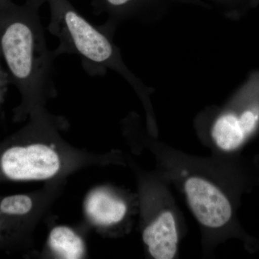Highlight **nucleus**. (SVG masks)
Wrapping results in <instances>:
<instances>
[{
    "instance_id": "10",
    "label": "nucleus",
    "mask_w": 259,
    "mask_h": 259,
    "mask_svg": "<svg viewBox=\"0 0 259 259\" xmlns=\"http://www.w3.org/2000/svg\"><path fill=\"white\" fill-rule=\"evenodd\" d=\"M0 57H1V54H0ZM10 83L9 74L8 71H5L3 69L0 63V105L4 100L5 94L8 90V83Z\"/></svg>"
},
{
    "instance_id": "2",
    "label": "nucleus",
    "mask_w": 259,
    "mask_h": 259,
    "mask_svg": "<svg viewBox=\"0 0 259 259\" xmlns=\"http://www.w3.org/2000/svg\"><path fill=\"white\" fill-rule=\"evenodd\" d=\"M49 31L59 39L54 49L56 57L62 54L77 56L85 72L102 76L107 69L119 71L132 83H139L122 64L112 34L90 23L69 5L56 4L52 11Z\"/></svg>"
},
{
    "instance_id": "9",
    "label": "nucleus",
    "mask_w": 259,
    "mask_h": 259,
    "mask_svg": "<svg viewBox=\"0 0 259 259\" xmlns=\"http://www.w3.org/2000/svg\"><path fill=\"white\" fill-rule=\"evenodd\" d=\"M33 206L32 199L25 194H16L2 199L0 212L12 216H23L28 214Z\"/></svg>"
},
{
    "instance_id": "8",
    "label": "nucleus",
    "mask_w": 259,
    "mask_h": 259,
    "mask_svg": "<svg viewBox=\"0 0 259 259\" xmlns=\"http://www.w3.org/2000/svg\"><path fill=\"white\" fill-rule=\"evenodd\" d=\"M212 135L218 147L225 151L236 149L246 136L238 116L231 112L218 117L213 125Z\"/></svg>"
},
{
    "instance_id": "4",
    "label": "nucleus",
    "mask_w": 259,
    "mask_h": 259,
    "mask_svg": "<svg viewBox=\"0 0 259 259\" xmlns=\"http://www.w3.org/2000/svg\"><path fill=\"white\" fill-rule=\"evenodd\" d=\"M185 192L194 215L203 226L221 228L231 219V204L219 189L208 181L191 177L186 182Z\"/></svg>"
},
{
    "instance_id": "6",
    "label": "nucleus",
    "mask_w": 259,
    "mask_h": 259,
    "mask_svg": "<svg viewBox=\"0 0 259 259\" xmlns=\"http://www.w3.org/2000/svg\"><path fill=\"white\" fill-rule=\"evenodd\" d=\"M85 207L92 221L102 226H112L120 222L127 212L123 201L104 190H96L90 194Z\"/></svg>"
},
{
    "instance_id": "11",
    "label": "nucleus",
    "mask_w": 259,
    "mask_h": 259,
    "mask_svg": "<svg viewBox=\"0 0 259 259\" xmlns=\"http://www.w3.org/2000/svg\"><path fill=\"white\" fill-rule=\"evenodd\" d=\"M109 7L112 8H120V7L125 6L130 2L133 0H105Z\"/></svg>"
},
{
    "instance_id": "1",
    "label": "nucleus",
    "mask_w": 259,
    "mask_h": 259,
    "mask_svg": "<svg viewBox=\"0 0 259 259\" xmlns=\"http://www.w3.org/2000/svg\"><path fill=\"white\" fill-rule=\"evenodd\" d=\"M34 8L0 10V54L28 108L56 93V56Z\"/></svg>"
},
{
    "instance_id": "7",
    "label": "nucleus",
    "mask_w": 259,
    "mask_h": 259,
    "mask_svg": "<svg viewBox=\"0 0 259 259\" xmlns=\"http://www.w3.org/2000/svg\"><path fill=\"white\" fill-rule=\"evenodd\" d=\"M49 245L61 258H81L85 253L83 240L69 227L57 226L52 229L49 236Z\"/></svg>"
},
{
    "instance_id": "12",
    "label": "nucleus",
    "mask_w": 259,
    "mask_h": 259,
    "mask_svg": "<svg viewBox=\"0 0 259 259\" xmlns=\"http://www.w3.org/2000/svg\"><path fill=\"white\" fill-rule=\"evenodd\" d=\"M0 213H1V212H0Z\"/></svg>"
},
{
    "instance_id": "5",
    "label": "nucleus",
    "mask_w": 259,
    "mask_h": 259,
    "mask_svg": "<svg viewBox=\"0 0 259 259\" xmlns=\"http://www.w3.org/2000/svg\"><path fill=\"white\" fill-rule=\"evenodd\" d=\"M149 253L156 259H171L176 255L178 233L173 214L164 212L143 233Z\"/></svg>"
},
{
    "instance_id": "3",
    "label": "nucleus",
    "mask_w": 259,
    "mask_h": 259,
    "mask_svg": "<svg viewBox=\"0 0 259 259\" xmlns=\"http://www.w3.org/2000/svg\"><path fill=\"white\" fill-rule=\"evenodd\" d=\"M61 165L59 153L42 143L13 146L0 158L2 172L13 181L49 180L59 173Z\"/></svg>"
}]
</instances>
